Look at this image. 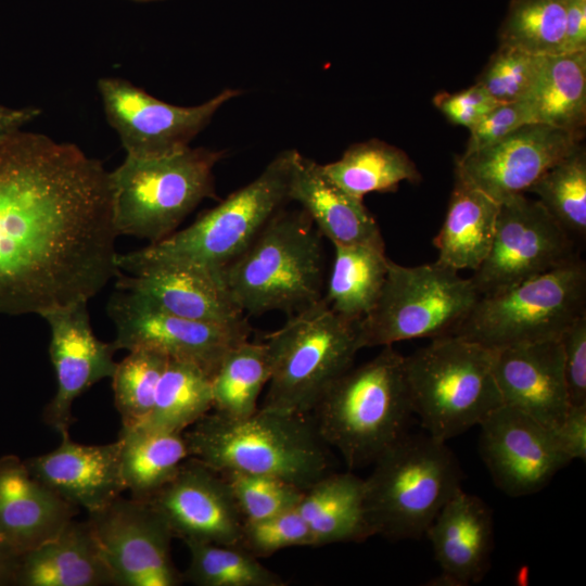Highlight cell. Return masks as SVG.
Returning a JSON list of instances; mask_svg holds the SVG:
<instances>
[{
	"label": "cell",
	"mask_w": 586,
	"mask_h": 586,
	"mask_svg": "<svg viewBox=\"0 0 586 586\" xmlns=\"http://www.w3.org/2000/svg\"><path fill=\"white\" fill-rule=\"evenodd\" d=\"M109 174L74 143L0 140V314L89 302L119 273Z\"/></svg>",
	"instance_id": "6da1fadb"
},
{
	"label": "cell",
	"mask_w": 586,
	"mask_h": 586,
	"mask_svg": "<svg viewBox=\"0 0 586 586\" xmlns=\"http://www.w3.org/2000/svg\"><path fill=\"white\" fill-rule=\"evenodd\" d=\"M295 151L279 153L258 177L205 211L187 228L140 250L118 254L119 271L135 273L154 266H182L224 281L226 269L290 202Z\"/></svg>",
	"instance_id": "7a4b0ae2"
},
{
	"label": "cell",
	"mask_w": 586,
	"mask_h": 586,
	"mask_svg": "<svg viewBox=\"0 0 586 586\" xmlns=\"http://www.w3.org/2000/svg\"><path fill=\"white\" fill-rule=\"evenodd\" d=\"M183 435L189 457L218 473L271 475L305 489L330 472L328 445L310 416L259 407L242 418L213 411Z\"/></svg>",
	"instance_id": "3957f363"
},
{
	"label": "cell",
	"mask_w": 586,
	"mask_h": 586,
	"mask_svg": "<svg viewBox=\"0 0 586 586\" xmlns=\"http://www.w3.org/2000/svg\"><path fill=\"white\" fill-rule=\"evenodd\" d=\"M412 413L405 356L387 345L339 377L310 417L323 442L354 470L373 463L403 437Z\"/></svg>",
	"instance_id": "277c9868"
},
{
	"label": "cell",
	"mask_w": 586,
	"mask_h": 586,
	"mask_svg": "<svg viewBox=\"0 0 586 586\" xmlns=\"http://www.w3.org/2000/svg\"><path fill=\"white\" fill-rule=\"evenodd\" d=\"M322 235L302 209L279 211L226 269L225 285L245 314L294 315L323 295Z\"/></svg>",
	"instance_id": "5b68a950"
},
{
	"label": "cell",
	"mask_w": 586,
	"mask_h": 586,
	"mask_svg": "<svg viewBox=\"0 0 586 586\" xmlns=\"http://www.w3.org/2000/svg\"><path fill=\"white\" fill-rule=\"evenodd\" d=\"M365 480V514L371 535L420 539L461 488L462 471L445 444L405 434L374 462Z\"/></svg>",
	"instance_id": "8992f818"
},
{
	"label": "cell",
	"mask_w": 586,
	"mask_h": 586,
	"mask_svg": "<svg viewBox=\"0 0 586 586\" xmlns=\"http://www.w3.org/2000/svg\"><path fill=\"white\" fill-rule=\"evenodd\" d=\"M493 359V349L455 334L405 356L412 410L430 436L446 443L502 405Z\"/></svg>",
	"instance_id": "52a82bcc"
},
{
	"label": "cell",
	"mask_w": 586,
	"mask_h": 586,
	"mask_svg": "<svg viewBox=\"0 0 586 586\" xmlns=\"http://www.w3.org/2000/svg\"><path fill=\"white\" fill-rule=\"evenodd\" d=\"M224 155L190 146L153 158L126 155L109 174L117 235L155 243L174 233L203 200L216 198L214 167Z\"/></svg>",
	"instance_id": "ba28073f"
},
{
	"label": "cell",
	"mask_w": 586,
	"mask_h": 586,
	"mask_svg": "<svg viewBox=\"0 0 586 586\" xmlns=\"http://www.w3.org/2000/svg\"><path fill=\"white\" fill-rule=\"evenodd\" d=\"M358 322L333 311L323 297L289 316L265 340L271 374L259 408L310 416L361 349Z\"/></svg>",
	"instance_id": "9c48e42d"
},
{
	"label": "cell",
	"mask_w": 586,
	"mask_h": 586,
	"mask_svg": "<svg viewBox=\"0 0 586 586\" xmlns=\"http://www.w3.org/2000/svg\"><path fill=\"white\" fill-rule=\"evenodd\" d=\"M586 314L581 256L505 291L480 296L453 334L496 351L557 340Z\"/></svg>",
	"instance_id": "30bf717a"
},
{
	"label": "cell",
	"mask_w": 586,
	"mask_h": 586,
	"mask_svg": "<svg viewBox=\"0 0 586 586\" xmlns=\"http://www.w3.org/2000/svg\"><path fill=\"white\" fill-rule=\"evenodd\" d=\"M480 296L471 278L437 262L404 266L388 259L380 295L358 322L360 346L453 334Z\"/></svg>",
	"instance_id": "8fae6325"
},
{
	"label": "cell",
	"mask_w": 586,
	"mask_h": 586,
	"mask_svg": "<svg viewBox=\"0 0 586 586\" xmlns=\"http://www.w3.org/2000/svg\"><path fill=\"white\" fill-rule=\"evenodd\" d=\"M575 240L525 193L499 203L491 251L471 277L481 296L540 276L576 257Z\"/></svg>",
	"instance_id": "7c38bea8"
},
{
	"label": "cell",
	"mask_w": 586,
	"mask_h": 586,
	"mask_svg": "<svg viewBox=\"0 0 586 586\" xmlns=\"http://www.w3.org/2000/svg\"><path fill=\"white\" fill-rule=\"evenodd\" d=\"M118 290L107 306L115 324L116 351H154L170 359L191 362L213 377L227 352L249 340V323L224 326L181 318L135 292Z\"/></svg>",
	"instance_id": "4fadbf2b"
},
{
	"label": "cell",
	"mask_w": 586,
	"mask_h": 586,
	"mask_svg": "<svg viewBox=\"0 0 586 586\" xmlns=\"http://www.w3.org/2000/svg\"><path fill=\"white\" fill-rule=\"evenodd\" d=\"M104 113L127 155L153 158L179 152L241 91L225 89L195 106H177L156 99L130 81L104 77L98 81Z\"/></svg>",
	"instance_id": "5bb4252c"
},
{
	"label": "cell",
	"mask_w": 586,
	"mask_h": 586,
	"mask_svg": "<svg viewBox=\"0 0 586 586\" xmlns=\"http://www.w3.org/2000/svg\"><path fill=\"white\" fill-rule=\"evenodd\" d=\"M115 586H179L183 582L171 558L170 530L148 504L122 496L88 512Z\"/></svg>",
	"instance_id": "9a60e30c"
},
{
	"label": "cell",
	"mask_w": 586,
	"mask_h": 586,
	"mask_svg": "<svg viewBox=\"0 0 586 586\" xmlns=\"http://www.w3.org/2000/svg\"><path fill=\"white\" fill-rule=\"evenodd\" d=\"M480 454L496 486L512 497L532 495L571 462L557 431L501 405L481 424Z\"/></svg>",
	"instance_id": "2e32d148"
},
{
	"label": "cell",
	"mask_w": 586,
	"mask_h": 586,
	"mask_svg": "<svg viewBox=\"0 0 586 586\" xmlns=\"http://www.w3.org/2000/svg\"><path fill=\"white\" fill-rule=\"evenodd\" d=\"M583 133L545 124H526L496 143L462 154L455 179L496 202L528 188L552 165L582 144Z\"/></svg>",
	"instance_id": "e0dca14e"
},
{
	"label": "cell",
	"mask_w": 586,
	"mask_h": 586,
	"mask_svg": "<svg viewBox=\"0 0 586 586\" xmlns=\"http://www.w3.org/2000/svg\"><path fill=\"white\" fill-rule=\"evenodd\" d=\"M87 305L88 301H79L41 315L50 328L49 355L56 381L42 418L61 436L68 434L74 421V402L95 383L111 379L117 364L113 342L95 336Z\"/></svg>",
	"instance_id": "ac0fdd59"
},
{
	"label": "cell",
	"mask_w": 586,
	"mask_h": 586,
	"mask_svg": "<svg viewBox=\"0 0 586 586\" xmlns=\"http://www.w3.org/2000/svg\"><path fill=\"white\" fill-rule=\"evenodd\" d=\"M148 504L183 543H241L244 521L226 481L193 458Z\"/></svg>",
	"instance_id": "d6986e66"
},
{
	"label": "cell",
	"mask_w": 586,
	"mask_h": 586,
	"mask_svg": "<svg viewBox=\"0 0 586 586\" xmlns=\"http://www.w3.org/2000/svg\"><path fill=\"white\" fill-rule=\"evenodd\" d=\"M493 372L502 405L557 430L570 407L560 339L494 351Z\"/></svg>",
	"instance_id": "ffe728a7"
},
{
	"label": "cell",
	"mask_w": 586,
	"mask_h": 586,
	"mask_svg": "<svg viewBox=\"0 0 586 586\" xmlns=\"http://www.w3.org/2000/svg\"><path fill=\"white\" fill-rule=\"evenodd\" d=\"M441 574L432 585L468 586L481 582L491 566L494 519L488 505L462 488L444 505L425 535Z\"/></svg>",
	"instance_id": "44dd1931"
},
{
	"label": "cell",
	"mask_w": 586,
	"mask_h": 586,
	"mask_svg": "<svg viewBox=\"0 0 586 586\" xmlns=\"http://www.w3.org/2000/svg\"><path fill=\"white\" fill-rule=\"evenodd\" d=\"M59 447L24 460L29 473L68 504L97 511L126 491L119 440L85 445L62 435Z\"/></svg>",
	"instance_id": "7402d4cb"
},
{
	"label": "cell",
	"mask_w": 586,
	"mask_h": 586,
	"mask_svg": "<svg viewBox=\"0 0 586 586\" xmlns=\"http://www.w3.org/2000/svg\"><path fill=\"white\" fill-rule=\"evenodd\" d=\"M116 288L135 292L171 315L224 326L246 324L222 280L194 268L154 266L116 276Z\"/></svg>",
	"instance_id": "603a6c76"
},
{
	"label": "cell",
	"mask_w": 586,
	"mask_h": 586,
	"mask_svg": "<svg viewBox=\"0 0 586 586\" xmlns=\"http://www.w3.org/2000/svg\"><path fill=\"white\" fill-rule=\"evenodd\" d=\"M78 509L35 479L17 456L0 458V539L17 555L55 536Z\"/></svg>",
	"instance_id": "cb8c5ba5"
},
{
	"label": "cell",
	"mask_w": 586,
	"mask_h": 586,
	"mask_svg": "<svg viewBox=\"0 0 586 586\" xmlns=\"http://www.w3.org/2000/svg\"><path fill=\"white\" fill-rule=\"evenodd\" d=\"M289 200L300 204L317 230L332 244L384 245L380 227L364 204L337 187L322 165L295 151Z\"/></svg>",
	"instance_id": "d4e9b609"
},
{
	"label": "cell",
	"mask_w": 586,
	"mask_h": 586,
	"mask_svg": "<svg viewBox=\"0 0 586 586\" xmlns=\"http://www.w3.org/2000/svg\"><path fill=\"white\" fill-rule=\"evenodd\" d=\"M14 586H115V582L88 519H73L55 536L20 555Z\"/></svg>",
	"instance_id": "484cf974"
},
{
	"label": "cell",
	"mask_w": 586,
	"mask_h": 586,
	"mask_svg": "<svg viewBox=\"0 0 586 586\" xmlns=\"http://www.w3.org/2000/svg\"><path fill=\"white\" fill-rule=\"evenodd\" d=\"M296 510L308 524L314 547L371 537L365 514V480L328 472L303 491Z\"/></svg>",
	"instance_id": "4316f807"
},
{
	"label": "cell",
	"mask_w": 586,
	"mask_h": 586,
	"mask_svg": "<svg viewBox=\"0 0 586 586\" xmlns=\"http://www.w3.org/2000/svg\"><path fill=\"white\" fill-rule=\"evenodd\" d=\"M498 209L491 196L455 179L445 220L433 239L436 262L456 271H475L491 251Z\"/></svg>",
	"instance_id": "83f0119b"
},
{
	"label": "cell",
	"mask_w": 586,
	"mask_h": 586,
	"mask_svg": "<svg viewBox=\"0 0 586 586\" xmlns=\"http://www.w3.org/2000/svg\"><path fill=\"white\" fill-rule=\"evenodd\" d=\"M120 470L132 499L149 502L189 458L183 432L120 431Z\"/></svg>",
	"instance_id": "f1b7e54d"
},
{
	"label": "cell",
	"mask_w": 586,
	"mask_h": 586,
	"mask_svg": "<svg viewBox=\"0 0 586 586\" xmlns=\"http://www.w3.org/2000/svg\"><path fill=\"white\" fill-rule=\"evenodd\" d=\"M525 102L534 123L583 133L586 123V51L546 56Z\"/></svg>",
	"instance_id": "f546056e"
},
{
	"label": "cell",
	"mask_w": 586,
	"mask_h": 586,
	"mask_svg": "<svg viewBox=\"0 0 586 586\" xmlns=\"http://www.w3.org/2000/svg\"><path fill=\"white\" fill-rule=\"evenodd\" d=\"M334 259L324 301L333 311L361 320L375 304L384 284L388 259L384 245L333 244Z\"/></svg>",
	"instance_id": "4dcf8cb0"
},
{
	"label": "cell",
	"mask_w": 586,
	"mask_h": 586,
	"mask_svg": "<svg viewBox=\"0 0 586 586\" xmlns=\"http://www.w3.org/2000/svg\"><path fill=\"white\" fill-rule=\"evenodd\" d=\"M322 168L337 187L359 200L370 192L395 191L403 181L421 179L407 153L379 139L352 144Z\"/></svg>",
	"instance_id": "1f68e13d"
},
{
	"label": "cell",
	"mask_w": 586,
	"mask_h": 586,
	"mask_svg": "<svg viewBox=\"0 0 586 586\" xmlns=\"http://www.w3.org/2000/svg\"><path fill=\"white\" fill-rule=\"evenodd\" d=\"M211 410L212 377L191 362L168 358L157 384L152 411L138 428L184 432Z\"/></svg>",
	"instance_id": "d6a6232c"
},
{
	"label": "cell",
	"mask_w": 586,
	"mask_h": 586,
	"mask_svg": "<svg viewBox=\"0 0 586 586\" xmlns=\"http://www.w3.org/2000/svg\"><path fill=\"white\" fill-rule=\"evenodd\" d=\"M271 374L265 342L243 341L227 352L212 377L213 410L242 418L258 409Z\"/></svg>",
	"instance_id": "836d02e7"
},
{
	"label": "cell",
	"mask_w": 586,
	"mask_h": 586,
	"mask_svg": "<svg viewBox=\"0 0 586 586\" xmlns=\"http://www.w3.org/2000/svg\"><path fill=\"white\" fill-rule=\"evenodd\" d=\"M190 561L183 582L195 586H284L285 581L263 565L241 545L184 543Z\"/></svg>",
	"instance_id": "e575fe53"
},
{
	"label": "cell",
	"mask_w": 586,
	"mask_h": 586,
	"mask_svg": "<svg viewBox=\"0 0 586 586\" xmlns=\"http://www.w3.org/2000/svg\"><path fill=\"white\" fill-rule=\"evenodd\" d=\"M575 240L586 237V152L583 144L548 168L526 191Z\"/></svg>",
	"instance_id": "d590c367"
},
{
	"label": "cell",
	"mask_w": 586,
	"mask_h": 586,
	"mask_svg": "<svg viewBox=\"0 0 586 586\" xmlns=\"http://www.w3.org/2000/svg\"><path fill=\"white\" fill-rule=\"evenodd\" d=\"M568 0H511L499 42L535 55L563 53Z\"/></svg>",
	"instance_id": "8d00e7d4"
},
{
	"label": "cell",
	"mask_w": 586,
	"mask_h": 586,
	"mask_svg": "<svg viewBox=\"0 0 586 586\" xmlns=\"http://www.w3.org/2000/svg\"><path fill=\"white\" fill-rule=\"evenodd\" d=\"M168 358L149 349H136L116 364L112 375L115 407L122 430H133L150 416L157 384Z\"/></svg>",
	"instance_id": "74e56055"
},
{
	"label": "cell",
	"mask_w": 586,
	"mask_h": 586,
	"mask_svg": "<svg viewBox=\"0 0 586 586\" xmlns=\"http://www.w3.org/2000/svg\"><path fill=\"white\" fill-rule=\"evenodd\" d=\"M546 56L499 44L476 79L499 103L525 101L532 94Z\"/></svg>",
	"instance_id": "f35d334b"
},
{
	"label": "cell",
	"mask_w": 586,
	"mask_h": 586,
	"mask_svg": "<svg viewBox=\"0 0 586 586\" xmlns=\"http://www.w3.org/2000/svg\"><path fill=\"white\" fill-rule=\"evenodd\" d=\"M219 474L226 481L244 522L295 508L304 491L286 480L271 475L238 471Z\"/></svg>",
	"instance_id": "ab89813d"
},
{
	"label": "cell",
	"mask_w": 586,
	"mask_h": 586,
	"mask_svg": "<svg viewBox=\"0 0 586 586\" xmlns=\"http://www.w3.org/2000/svg\"><path fill=\"white\" fill-rule=\"evenodd\" d=\"M240 545L259 559L290 547H314V538L295 507L265 519L244 522Z\"/></svg>",
	"instance_id": "60d3db41"
},
{
	"label": "cell",
	"mask_w": 586,
	"mask_h": 586,
	"mask_svg": "<svg viewBox=\"0 0 586 586\" xmlns=\"http://www.w3.org/2000/svg\"><path fill=\"white\" fill-rule=\"evenodd\" d=\"M534 123L525 101L500 103L489 111L470 131L463 154H469L496 143L520 127Z\"/></svg>",
	"instance_id": "b9f144b4"
},
{
	"label": "cell",
	"mask_w": 586,
	"mask_h": 586,
	"mask_svg": "<svg viewBox=\"0 0 586 586\" xmlns=\"http://www.w3.org/2000/svg\"><path fill=\"white\" fill-rule=\"evenodd\" d=\"M560 341L570 406L586 405V314L564 331Z\"/></svg>",
	"instance_id": "7bdbcfd3"
},
{
	"label": "cell",
	"mask_w": 586,
	"mask_h": 586,
	"mask_svg": "<svg viewBox=\"0 0 586 586\" xmlns=\"http://www.w3.org/2000/svg\"><path fill=\"white\" fill-rule=\"evenodd\" d=\"M433 103L450 123L468 129L500 104L476 82L456 93H438Z\"/></svg>",
	"instance_id": "ee69618b"
},
{
	"label": "cell",
	"mask_w": 586,
	"mask_h": 586,
	"mask_svg": "<svg viewBox=\"0 0 586 586\" xmlns=\"http://www.w3.org/2000/svg\"><path fill=\"white\" fill-rule=\"evenodd\" d=\"M560 444L571 461L586 459V405L570 406L556 430Z\"/></svg>",
	"instance_id": "f6af8a7d"
},
{
	"label": "cell",
	"mask_w": 586,
	"mask_h": 586,
	"mask_svg": "<svg viewBox=\"0 0 586 586\" xmlns=\"http://www.w3.org/2000/svg\"><path fill=\"white\" fill-rule=\"evenodd\" d=\"M586 51V0H568L563 53Z\"/></svg>",
	"instance_id": "bcb514c9"
},
{
	"label": "cell",
	"mask_w": 586,
	"mask_h": 586,
	"mask_svg": "<svg viewBox=\"0 0 586 586\" xmlns=\"http://www.w3.org/2000/svg\"><path fill=\"white\" fill-rule=\"evenodd\" d=\"M40 114L37 107L12 109L0 104V140L20 131Z\"/></svg>",
	"instance_id": "7dc6e473"
},
{
	"label": "cell",
	"mask_w": 586,
	"mask_h": 586,
	"mask_svg": "<svg viewBox=\"0 0 586 586\" xmlns=\"http://www.w3.org/2000/svg\"><path fill=\"white\" fill-rule=\"evenodd\" d=\"M18 557L20 555L0 539V586L14 585Z\"/></svg>",
	"instance_id": "c3c4849f"
},
{
	"label": "cell",
	"mask_w": 586,
	"mask_h": 586,
	"mask_svg": "<svg viewBox=\"0 0 586 586\" xmlns=\"http://www.w3.org/2000/svg\"><path fill=\"white\" fill-rule=\"evenodd\" d=\"M137 1H155V0H137Z\"/></svg>",
	"instance_id": "681fc988"
}]
</instances>
